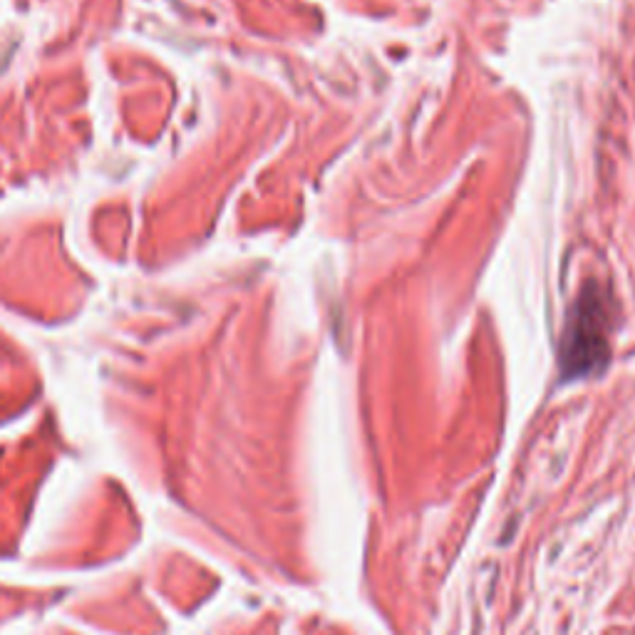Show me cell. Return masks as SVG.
<instances>
[{
  "instance_id": "obj_1",
  "label": "cell",
  "mask_w": 635,
  "mask_h": 635,
  "mask_svg": "<svg viewBox=\"0 0 635 635\" xmlns=\"http://www.w3.org/2000/svg\"><path fill=\"white\" fill-rule=\"evenodd\" d=\"M609 360V308L601 291L586 288L568 316L564 333V373L591 375Z\"/></svg>"
}]
</instances>
